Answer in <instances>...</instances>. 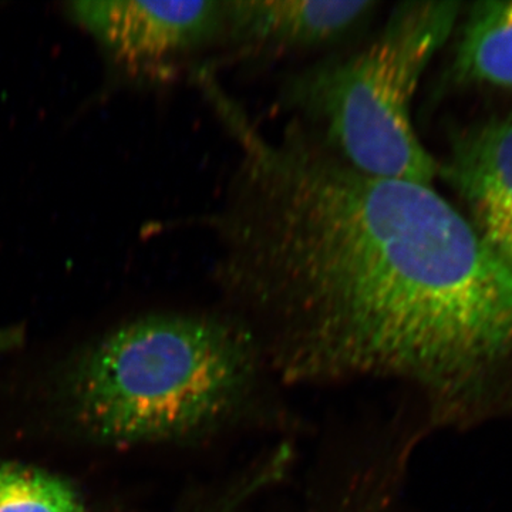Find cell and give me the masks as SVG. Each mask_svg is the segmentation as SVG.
Returning <instances> with one entry per match:
<instances>
[{"label":"cell","mask_w":512,"mask_h":512,"mask_svg":"<svg viewBox=\"0 0 512 512\" xmlns=\"http://www.w3.org/2000/svg\"><path fill=\"white\" fill-rule=\"evenodd\" d=\"M377 6L372 0L225 2L221 37L238 59L299 52L339 42L363 25Z\"/></svg>","instance_id":"cell-5"},{"label":"cell","mask_w":512,"mask_h":512,"mask_svg":"<svg viewBox=\"0 0 512 512\" xmlns=\"http://www.w3.org/2000/svg\"><path fill=\"white\" fill-rule=\"evenodd\" d=\"M453 72L464 83L512 89V2H481L468 12Z\"/></svg>","instance_id":"cell-7"},{"label":"cell","mask_w":512,"mask_h":512,"mask_svg":"<svg viewBox=\"0 0 512 512\" xmlns=\"http://www.w3.org/2000/svg\"><path fill=\"white\" fill-rule=\"evenodd\" d=\"M288 464L276 453H268L237 477L229 480L217 494L195 512H242L259 495L278 484L285 477Z\"/></svg>","instance_id":"cell-9"},{"label":"cell","mask_w":512,"mask_h":512,"mask_svg":"<svg viewBox=\"0 0 512 512\" xmlns=\"http://www.w3.org/2000/svg\"><path fill=\"white\" fill-rule=\"evenodd\" d=\"M238 148L214 276L231 318L293 382L409 383L436 421L512 394V266L431 185L360 173L293 120L266 136L201 87Z\"/></svg>","instance_id":"cell-1"},{"label":"cell","mask_w":512,"mask_h":512,"mask_svg":"<svg viewBox=\"0 0 512 512\" xmlns=\"http://www.w3.org/2000/svg\"><path fill=\"white\" fill-rule=\"evenodd\" d=\"M458 13L454 2L400 3L369 45L289 83L296 120L360 173L431 185L440 164L414 131L412 103Z\"/></svg>","instance_id":"cell-3"},{"label":"cell","mask_w":512,"mask_h":512,"mask_svg":"<svg viewBox=\"0 0 512 512\" xmlns=\"http://www.w3.org/2000/svg\"><path fill=\"white\" fill-rule=\"evenodd\" d=\"M439 175L466 202L488 247L512 266V120L454 137Z\"/></svg>","instance_id":"cell-6"},{"label":"cell","mask_w":512,"mask_h":512,"mask_svg":"<svg viewBox=\"0 0 512 512\" xmlns=\"http://www.w3.org/2000/svg\"><path fill=\"white\" fill-rule=\"evenodd\" d=\"M225 2H76L70 16L114 62L136 74H171L174 64L222 35Z\"/></svg>","instance_id":"cell-4"},{"label":"cell","mask_w":512,"mask_h":512,"mask_svg":"<svg viewBox=\"0 0 512 512\" xmlns=\"http://www.w3.org/2000/svg\"><path fill=\"white\" fill-rule=\"evenodd\" d=\"M262 350L229 315H156L104 336L69 379L74 419L110 444L190 439L251 397Z\"/></svg>","instance_id":"cell-2"},{"label":"cell","mask_w":512,"mask_h":512,"mask_svg":"<svg viewBox=\"0 0 512 512\" xmlns=\"http://www.w3.org/2000/svg\"><path fill=\"white\" fill-rule=\"evenodd\" d=\"M0 512H86L63 478L37 468L0 463Z\"/></svg>","instance_id":"cell-8"}]
</instances>
